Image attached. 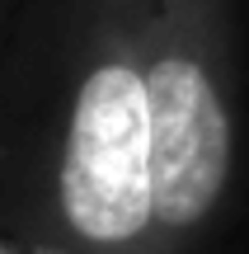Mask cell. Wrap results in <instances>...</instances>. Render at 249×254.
Listing matches in <instances>:
<instances>
[{
  "label": "cell",
  "instance_id": "2",
  "mask_svg": "<svg viewBox=\"0 0 249 254\" xmlns=\"http://www.w3.org/2000/svg\"><path fill=\"white\" fill-rule=\"evenodd\" d=\"M146 104L155 240L179 254L231 193V0H146Z\"/></svg>",
  "mask_w": 249,
  "mask_h": 254
},
{
  "label": "cell",
  "instance_id": "1",
  "mask_svg": "<svg viewBox=\"0 0 249 254\" xmlns=\"http://www.w3.org/2000/svg\"><path fill=\"white\" fill-rule=\"evenodd\" d=\"M71 90L52 165L61 254H160L146 0H71Z\"/></svg>",
  "mask_w": 249,
  "mask_h": 254
}]
</instances>
